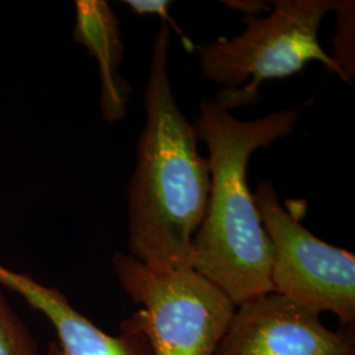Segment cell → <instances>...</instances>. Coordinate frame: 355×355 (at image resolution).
<instances>
[{
  "label": "cell",
  "mask_w": 355,
  "mask_h": 355,
  "mask_svg": "<svg viewBox=\"0 0 355 355\" xmlns=\"http://www.w3.org/2000/svg\"><path fill=\"white\" fill-rule=\"evenodd\" d=\"M0 284L19 293L26 303L51 321L58 345H49L48 355H153L144 334L121 324L111 336L79 313L62 292L48 287L26 274L0 265Z\"/></svg>",
  "instance_id": "cell-7"
},
{
  "label": "cell",
  "mask_w": 355,
  "mask_h": 355,
  "mask_svg": "<svg viewBox=\"0 0 355 355\" xmlns=\"http://www.w3.org/2000/svg\"><path fill=\"white\" fill-rule=\"evenodd\" d=\"M116 278L142 305L123 325L145 336L153 355H214L236 306L193 268L157 271L130 254L112 258Z\"/></svg>",
  "instance_id": "cell-4"
},
{
  "label": "cell",
  "mask_w": 355,
  "mask_h": 355,
  "mask_svg": "<svg viewBox=\"0 0 355 355\" xmlns=\"http://www.w3.org/2000/svg\"><path fill=\"white\" fill-rule=\"evenodd\" d=\"M266 17L248 16L237 37L216 40L200 49L204 76L220 86L215 101L227 111L259 101L265 80L283 79L318 61L338 76L318 41L321 21L338 0H277Z\"/></svg>",
  "instance_id": "cell-3"
},
{
  "label": "cell",
  "mask_w": 355,
  "mask_h": 355,
  "mask_svg": "<svg viewBox=\"0 0 355 355\" xmlns=\"http://www.w3.org/2000/svg\"><path fill=\"white\" fill-rule=\"evenodd\" d=\"M214 355H355L354 329H328L320 315L268 293L236 308Z\"/></svg>",
  "instance_id": "cell-6"
},
{
  "label": "cell",
  "mask_w": 355,
  "mask_h": 355,
  "mask_svg": "<svg viewBox=\"0 0 355 355\" xmlns=\"http://www.w3.org/2000/svg\"><path fill=\"white\" fill-rule=\"evenodd\" d=\"M253 195L272 245V293L316 315L333 313L345 328L354 329V254L305 228V207H284L271 182L259 183Z\"/></svg>",
  "instance_id": "cell-5"
},
{
  "label": "cell",
  "mask_w": 355,
  "mask_h": 355,
  "mask_svg": "<svg viewBox=\"0 0 355 355\" xmlns=\"http://www.w3.org/2000/svg\"><path fill=\"white\" fill-rule=\"evenodd\" d=\"M73 38L86 46L98 61L101 76V112L103 119L114 124L128 112L132 87L120 74L124 57L120 21L104 0H78Z\"/></svg>",
  "instance_id": "cell-8"
},
{
  "label": "cell",
  "mask_w": 355,
  "mask_h": 355,
  "mask_svg": "<svg viewBox=\"0 0 355 355\" xmlns=\"http://www.w3.org/2000/svg\"><path fill=\"white\" fill-rule=\"evenodd\" d=\"M125 4L137 15H161L165 16L170 1L166 0H127Z\"/></svg>",
  "instance_id": "cell-11"
},
{
  "label": "cell",
  "mask_w": 355,
  "mask_h": 355,
  "mask_svg": "<svg viewBox=\"0 0 355 355\" xmlns=\"http://www.w3.org/2000/svg\"><path fill=\"white\" fill-rule=\"evenodd\" d=\"M299 119L295 108L241 120L215 99L204 98L199 104L193 125L209 152L211 189L191 245V267L236 308L272 293V245L249 189V159L258 149L291 135Z\"/></svg>",
  "instance_id": "cell-2"
},
{
  "label": "cell",
  "mask_w": 355,
  "mask_h": 355,
  "mask_svg": "<svg viewBox=\"0 0 355 355\" xmlns=\"http://www.w3.org/2000/svg\"><path fill=\"white\" fill-rule=\"evenodd\" d=\"M0 355H40L37 343L0 291Z\"/></svg>",
  "instance_id": "cell-10"
},
{
  "label": "cell",
  "mask_w": 355,
  "mask_h": 355,
  "mask_svg": "<svg viewBox=\"0 0 355 355\" xmlns=\"http://www.w3.org/2000/svg\"><path fill=\"white\" fill-rule=\"evenodd\" d=\"M334 12L338 13L337 35L334 38L333 55L338 76L350 82L354 78V1L338 0Z\"/></svg>",
  "instance_id": "cell-9"
},
{
  "label": "cell",
  "mask_w": 355,
  "mask_h": 355,
  "mask_svg": "<svg viewBox=\"0 0 355 355\" xmlns=\"http://www.w3.org/2000/svg\"><path fill=\"white\" fill-rule=\"evenodd\" d=\"M223 4L228 8L245 13V16H258L261 12L271 11L265 1L259 0H225Z\"/></svg>",
  "instance_id": "cell-12"
},
{
  "label": "cell",
  "mask_w": 355,
  "mask_h": 355,
  "mask_svg": "<svg viewBox=\"0 0 355 355\" xmlns=\"http://www.w3.org/2000/svg\"><path fill=\"white\" fill-rule=\"evenodd\" d=\"M170 44L164 23L153 42L146 124L128 184L129 254L157 271L191 267V245L211 189L208 158L199 153L195 125L179 108L168 78Z\"/></svg>",
  "instance_id": "cell-1"
}]
</instances>
